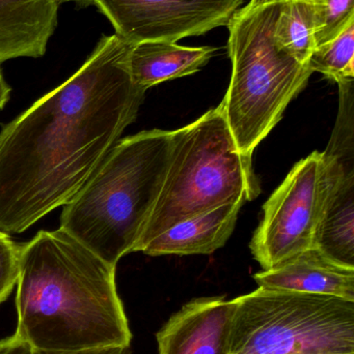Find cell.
<instances>
[{"instance_id": "obj_7", "label": "cell", "mask_w": 354, "mask_h": 354, "mask_svg": "<svg viewBox=\"0 0 354 354\" xmlns=\"http://www.w3.org/2000/svg\"><path fill=\"white\" fill-rule=\"evenodd\" d=\"M326 179L322 153L314 151L295 164L263 206V218L251 248L263 270L315 248Z\"/></svg>"}, {"instance_id": "obj_16", "label": "cell", "mask_w": 354, "mask_h": 354, "mask_svg": "<svg viewBox=\"0 0 354 354\" xmlns=\"http://www.w3.org/2000/svg\"><path fill=\"white\" fill-rule=\"evenodd\" d=\"M308 64L312 72L335 82L354 80V21L338 37L316 48Z\"/></svg>"}, {"instance_id": "obj_15", "label": "cell", "mask_w": 354, "mask_h": 354, "mask_svg": "<svg viewBox=\"0 0 354 354\" xmlns=\"http://www.w3.org/2000/svg\"><path fill=\"white\" fill-rule=\"evenodd\" d=\"M318 0H280L274 24V44L303 64L315 51Z\"/></svg>"}, {"instance_id": "obj_12", "label": "cell", "mask_w": 354, "mask_h": 354, "mask_svg": "<svg viewBox=\"0 0 354 354\" xmlns=\"http://www.w3.org/2000/svg\"><path fill=\"white\" fill-rule=\"evenodd\" d=\"M57 0H0V64L41 57L57 26Z\"/></svg>"}, {"instance_id": "obj_5", "label": "cell", "mask_w": 354, "mask_h": 354, "mask_svg": "<svg viewBox=\"0 0 354 354\" xmlns=\"http://www.w3.org/2000/svg\"><path fill=\"white\" fill-rule=\"evenodd\" d=\"M172 142L159 197L134 252L184 221L261 192L253 160L239 151L220 106L172 131Z\"/></svg>"}, {"instance_id": "obj_8", "label": "cell", "mask_w": 354, "mask_h": 354, "mask_svg": "<svg viewBox=\"0 0 354 354\" xmlns=\"http://www.w3.org/2000/svg\"><path fill=\"white\" fill-rule=\"evenodd\" d=\"M245 0H94L118 37L131 45L176 43L227 26Z\"/></svg>"}, {"instance_id": "obj_10", "label": "cell", "mask_w": 354, "mask_h": 354, "mask_svg": "<svg viewBox=\"0 0 354 354\" xmlns=\"http://www.w3.org/2000/svg\"><path fill=\"white\" fill-rule=\"evenodd\" d=\"M254 280L261 288L330 295L354 301V268L336 263L316 248L257 272Z\"/></svg>"}, {"instance_id": "obj_22", "label": "cell", "mask_w": 354, "mask_h": 354, "mask_svg": "<svg viewBox=\"0 0 354 354\" xmlns=\"http://www.w3.org/2000/svg\"><path fill=\"white\" fill-rule=\"evenodd\" d=\"M58 3H62V2H77V3L81 4V6H89L94 2V0H57Z\"/></svg>"}, {"instance_id": "obj_20", "label": "cell", "mask_w": 354, "mask_h": 354, "mask_svg": "<svg viewBox=\"0 0 354 354\" xmlns=\"http://www.w3.org/2000/svg\"><path fill=\"white\" fill-rule=\"evenodd\" d=\"M39 354H130V347H110V348L94 349V351H81L73 353H39Z\"/></svg>"}, {"instance_id": "obj_1", "label": "cell", "mask_w": 354, "mask_h": 354, "mask_svg": "<svg viewBox=\"0 0 354 354\" xmlns=\"http://www.w3.org/2000/svg\"><path fill=\"white\" fill-rule=\"evenodd\" d=\"M132 46L103 35L81 68L0 131V231L24 232L68 203L136 120L145 89Z\"/></svg>"}, {"instance_id": "obj_11", "label": "cell", "mask_w": 354, "mask_h": 354, "mask_svg": "<svg viewBox=\"0 0 354 354\" xmlns=\"http://www.w3.org/2000/svg\"><path fill=\"white\" fill-rule=\"evenodd\" d=\"M324 179L315 248L336 263L354 268V170L324 165Z\"/></svg>"}, {"instance_id": "obj_6", "label": "cell", "mask_w": 354, "mask_h": 354, "mask_svg": "<svg viewBox=\"0 0 354 354\" xmlns=\"http://www.w3.org/2000/svg\"><path fill=\"white\" fill-rule=\"evenodd\" d=\"M233 301L231 354H354V301L261 287Z\"/></svg>"}, {"instance_id": "obj_14", "label": "cell", "mask_w": 354, "mask_h": 354, "mask_svg": "<svg viewBox=\"0 0 354 354\" xmlns=\"http://www.w3.org/2000/svg\"><path fill=\"white\" fill-rule=\"evenodd\" d=\"M216 48L185 47L176 43L145 41L132 46L129 68L135 84L148 89L201 71L213 57Z\"/></svg>"}, {"instance_id": "obj_3", "label": "cell", "mask_w": 354, "mask_h": 354, "mask_svg": "<svg viewBox=\"0 0 354 354\" xmlns=\"http://www.w3.org/2000/svg\"><path fill=\"white\" fill-rule=\"evenodd\" d=\"M172 132L143 131L121 139L76 195L60 229L116 268L134 252L170 165Z\"/></svg>"}, {"instance_id": "obj_9", "label": "cell", "mask_w": 354, "mask_h": 354, "mask_svg": "<svg viewBox=\"0 0 354 354\" xmlns=\"http://www.w3.org/2000/svg\"><path fill=\"white\" fill-rule=\"evenodd\" d=\"M235 309L224 297L189 301L156 335L159 354H231Z\"/></svg>"}, {"instance_id": "obj_13", "label": "cell", "mask_w": 354, "mask_h": 354, "mask_svg": "<svg viewBox=\"0 0 354 354\" xmlns=\"http://www.w3.org/2000/svg\"><path fill=\"white\" fill-rule=\"evenodd\" d=\"M245 203L237 201L224 204L184 221L152 239L141 252L150 256L214 253L230 239Z\"/></svg>"}, {"instance_id": "obj_17", "label": "cell", "mask_w": 354, "mask_h": 354, "mask_svg": "<svg viewBox=\"0 0 354 354\" xmlns=\"http://www.w3.org/2000/svg\"><path fill=\"white\" fill-rule=\"evenodd\" d=\"M354 21V0H318L316 48L338 37Z\"/></svg>"}, {"instance_id": "obj_18", "label": "cell", "mask_w": 354, "mask_h": 354, "mask_svg": "<svg viewBox=\"0 0 354 354\" xmlns=\"http://www.w3.org/2000/svg\"><path fill=\"white\" fill-rule=\"evenodd\" d=\"M21 245L10 234L0 231V304L6 301L17 284Z\"/></svg>"}, {"instance_id": "obj_19", "label": "cell", "mask_w": 354, "mask_h": 354, "mask_svg": "<svg viewBox=\"0 0 354 354\" xmlns=\"http://www.w3.org/2000/svg\"><path fill=\"white\" fill-rule=\"evenodd\" d=\"M0 354H39L16 336L0 341Z\"/></svg>"}, {"instance_id": "obj_4", "label": "cell", "mask_w": 354, "mask_h": 354, "mask_svg": "<svg viewBox=\"0 0 354 354\" xmlns=\"http://www.w3.org/2000/svg\"><path fill=\"white\" fill-rule=\"evenodd\" d=\"M278 6L280 0L249 1L227 24L232 77L220 108L237 147L249 157L313 74L309 64H301L274 44Z\"/></svg>"}, {"instance_id": "obj_23", "label": "cell", "mask_w": 354, "mask_h": 354, "mask_svg": "<svg viewBox=\"0 0 354 354\" xmlns=\"http://www.w3.org/2000/svg\"><path fill=\"white\" fill-rule=\"evenodd\" d=\"M267 1H272V0H251V2H253L254 4H261Z\"/></svg>"}, {"instance_id": "obj_2", "label": "cell", "mask_w": 354, "mask_h": 354, "mask_svg": "<svg viewBox=\"0 0 354 354\" xmlns=\"http://www.w3.org/2000/svg\"><path fill=\"white\" fill-rule=\"evenodd\" d=\"M15 336L37 353L130 347L116 268L62 229L21 245Z\"/></svg>"}, {"instance_id": "obj_21", "label": "cell", "mask_w": 354, "mask_h": 354, "mask_svg": "<svg viewBox=\"0 0 354 354\" xmlns=\"http://www.w3.org/2000/svg\"><path fill=\"white\" fill-rule=\"evenodd\" d=\"M10 91H12V89L4 79L2 71L0 70V110L3 109L4 106L10 100Z\"/></svg>"}]
</instances>
